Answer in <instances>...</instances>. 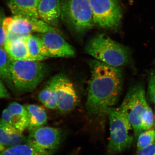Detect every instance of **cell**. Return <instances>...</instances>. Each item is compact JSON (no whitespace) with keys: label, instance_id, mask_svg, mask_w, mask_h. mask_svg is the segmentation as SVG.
<instances>
[{"label":"cell","instance_id":"14","mask_svg":"<svg viewBox=\"0 0 155 155\" xmlns=\"http://www.w3.org/2000/svg\"><path fill=\"white\" fill-rule=\"evenodd\" d=\"M40 1L7 0V5L14 16L39 18L37 9Z\"/></svg>","mask_w":155,"mask_h":155},{"label":"cell","instance_id":"21","mask_svg":"<svg viewBox=\"0 0 155 155\" xmlns=\"http://www.w3.org/2000/svg\"><path fill=\"white\" fill-rule=\"evenodd\" d=\"M0 155H43L28 143L9 147L0 151Z\"/></svg>","mask_w":155,"mask_h":155},{"label":"cell","instance_id":"11","mask_svg":"<svg viewBox=\"0 0 155 155\" xmlns=\"http://www.w3.org/2000/svg\"><path fill=\"white\" fill-rule=\"evenodd\" d=\"M38 36L42 40L49 58H69L75 55V50L72 46L62 37L59 32L48 31L39 33Z\"/></svg>","mask_w":155,"mask_h":155},{"label":"cell","instance_id":"25","mask_svg":"<svg viewBox=\"0 0 155 155\" xmlns=\"http://www.w3.org/2000/svg\"><path fill=\"white\" fill-rule=\"evenodd\" d=\"M5 18L4 11L0 8V48L4 47L7 40V35L3 28V22Z\"/></svg>","mask_w":155,"mask_h":155},{"label":"cell","instance_id":"4","mask_svg":"<svg viewBox=\"0 0 155 155\" xmlns=\"http://www.w3.org/2000/svg\"><path fill=\"white\" fill-rule=\"evenodd\" d=\"M61 19L72 31L82 34L95 25L87 0H60Z\"/></svg>","mask_w":155,"mask_h":155},{"label":"cell","instance_id":"8","mask_svg":"<svg viewBox=\"0 0 155 155\" xmlns=\"http://www.w3.org/2000/svg\"><path fill=\"white\" fill-rule=\"evenodd\" d=\"M62 134L55 127L41 126L30 130L27 143L43 155H52L60 145Z\"/></svg>","mask_w":155,"mask_h":155},{"label":"cell","instance_id":"29","mask_svg":"<svg viewBox=\"0 0 155 155\" xmlns=\"http://www.w3.org/2000/svg\"><path fill=\"white\" fill-rule=\"evenodd\" d=\"M154 128L155 129V115H154Z\"/></svg>","mask_w":155,"mask_h":155},{"label":"cell","instance_id":"20","mask_svg":"<svg viewBox=\"0 0 155 155\" xmlns=\"http://www.w3.org/2000/svg\"><path fill=\"white\" fill-rule=\"evenodd\" d=\"M38 98L40 101L47 108L51 110L57 109L54 84L51 78L40 92Z\"/></svg>","mask_w":155,"mask_h":155},{"label":"cell","instance_id":"18","mask_svg":"<svg viewBox=\"0 0 155 155\" xmlns=\"http://www.w3.org/2000/svg\"><path fill=\"white\" fill-rule=\"evenodd\" d=\"M25 107L29 114V130L42 126L46 123L48 116L44 108L35 104L27 105Z\"/></svg>","mask_w":155,"mask_h":155},{"label":"cell","instance_id":"24","mask_svg":"<svg viewBox=\"0 0 155 155\" xmlns=\"http://www.w3.org/2000/svg\"><path fill=\"white\" fill-rule=\"evenodd\" d=\"M148 94L150 101L155 104V71L151 74L149 79Z\"/></svg>","mask_w":155,"mask_h":155},{"label":"cell","instance_id":"17","mask_svg":"<svg viewBox=\"0 0 155 155\" xmlns=\"http://www.w3.org/2000/svg\"><path fill=\"white\" fill-rule=\"evenodd\" d=\"M31 61H41L49 58L41 39L30 34L25 39Z\"/></svg>","mask_w":155,"mask_h":155},{"label":"cell","instance_id":"15","mask_svg":"<svg viewBox=\"0 0 155 155\" xmlns=\"http://www.w3.org/2000/svg\"><path fill=\"white\" fill-rule=\"evenodd\" d=\"M25 140L22 131L0 121V145L5 147L15 146L23 143Z\"/></svg>","mask_w":155,"mask_h":155},{"label":"cell","instance_id":"28","mask_svg":"<svg viewBox=\"0 0 155 155\" xmlns=\"http://www.w3.org/2000/svg\"><path fill=\"white\" fill-rule=\"evenodd\" d=\"M4 149H5V147L2 146L0 145V151H1L3 150H4Z\"/></svg>","mask_w":155,"mask_h":155},{"label":"cell","instance_id":"1","mask_svg":"<svg viewBox=\"0 0 155 155\" xmlns=\"http://www.w3.org/2000/svg\"><path fill=\"white\" fill-rule=\"evenodd\" d=\"M91 76L86 103L90 115L106 114L119 101L123 85V75L118 68L98 60L89 61Z\"/></svg>","mask_w":155,"mask_h":155},{"label":"cell","instance_id":"22","mask_svg":"<svg viewBox=\"0 0 155 155\" xmlns=\"http://www.w3.org/2000/svg\"><path fill=\"white\" fill-rule=\"evenodd\" d=\"M137 151L155 142V129H151L142 132L137 137Z\"/></svg>","mask_w":155,"mask_h":155},{"label":"cell","instance_id":"16","mask_svg":"<svg viewBox=\"0 0 155 155\" xmlns=\"http://www.w3.org/2000/svg\"><path fill=\"white\" fill-rule=\"evenodd\" d=\"M25 39L19 38L6 41L4 48L11 60L31 61Z\"/></svg>","mask_w":155,"mask_h":155},{"label":"cell","instance_id":"10","mask_svg":"<svg viewBox=\"0 0 155 155\" xmlns=\"http://www.w3.org/2000/svg\"><path fill=\"white\" fill-rule=\"evenodd\" d=\"M51 31L59 32L58 29L48 25L39 18L14 16L12 17L8 33L27 35L33 32L43 33Z\"/></svg>","mask_w":155,"mask_h":155},{"label":"cell","instance_id":"3","mask_svg":"<svg viewBox=\"0 0 155 155\" xmlns=\"http://www.w3.org/2000/svg\"><path fill=\"white\" fill-rule=\"evenodd\" d=\"M48 72V66L41 61H11V72L13 86L22 92L34 90Z\"/></svg>","mask_w":155,"mask_h":155},{"label":"cell","instance_id":"5","mask_svg":"<svg viewBox=\"0 0 155 155\" xmlns=\"http://www.w3.org/2000/svg\"><path fill=\"white\" fill-rule=\"evenodd\" d=\"M106 114L108 115L110 122L108 149L113 153L122 152L129 148L133 142V136L129 134L132 126L120 107L109 108Z\"/></svg>","mask_w":155,"mask_h":155},{"label":"cell","instance_id":"26","mask_svg":"<svg viewBox=\"0 0 155 155\" xmlns=\"http://www.w3.org/2000/svg\"><path fill=\"white\" fill-rule=\"evenodd\" d=\"M135 155H155V142L138 151Z\"/></svg>","mask_w":155,"mask_h":155},{"label":"cell","instance_id":"6","mask_svg":"<svg viewBox=\"0 0 155 155\" xmlns=\"http://www.w3.org/2000/svg\"><path fill=\"white\" fill-rule=\"evenodd\" d=\"M148 106L144 88L137 85L128 91L120 106L133 128L135 138L143 131L141 117Z\"/></svg>","mask_w":155,"mask_h":155},{"label":"cell","instance_id":"30","mask_svg":"<svg viewBox=\"0 0 155 155\" xmlns=\"http://www.w3.org/2000/svg\"><path fill=\"white\" fill-rule=\"evenodd\" d=\"M130 3H132V0H130Z\"/></svg>","mask_w":155,"mask_h":155},{"label":"cell","instance_id":"13","mask_svg":"<svg viewBox=\"0 0 155 155\" xmlns=\"http://www.w3.org/2000/svg\"><path fill=\"white\" fill-rule=\"evenodd\" d=\"M37 11L40 19L53 27H58L61 19L60 0H40Z\"/></svg>","mask_w":155,"mask_h":155},{"label":"cell","instance_id":"9","mask_svg":"<svg viewBox=\"0 0 155 155\" xmlns=\"http://www.w3.org/2000/svg\"><path fill=\"white\" fill-rule=\"evenodd\" d=\"M57 109L62 113H69L78 104L79 99L74 84L63 73L51 78Z\"/></svg>","mask_w":155,"mask_h":155},{"label":"cell","instance_id":"12","mask_svg":"<svg viewBox=\"0 0 155 155\" xmlns=\"http://www.w3.org/2000/svg\"><path fill=\"white\" fill-rule=\"evenodd\" d=\"M2 120L23 132L29 126V114L25 107L12 103L3 111Z\"/></svg>","mask_w":155,"mask_h":155},{"label":"cell","instance_id":"27","mask_svg":"<svg viewBox=\"0 0 155 155\" xmlns=\"http://www.w3.org/2000/svg\"><path fill=\"white\" fill-rule=\"evenodd\" d=\"M9 94L6 87L0 78V98L8 97Z\"/></svg>","mask_w":155,"mask_h":155},{"label":"cell","instance_id":"19","mask_svg":"<svg viewBox=\"0 0 155 155\" xmlns=\"http://www.w3.org/2000/svg\"><path fill=\"white\" fill-rule=\"evenodd\" d=\"M12 60L4 48H0V78L13 86L11 80V67Z\"/></svg>","mask_w":155,"mask_h":155},{"label":"cell","instance_id":"7","mask_svg":"<svg viewBox=\"0 0 155 155\" xmlns=\"http://www.w3.org/2000/svg\"><path fill=\"white\" fill-rule=\"evenodd\" d=\"M95 25L107 29H115L121 23L122 11L117 0H87Z\"/></svg>","mask_w":155,"mask_h":155},{"label":"cell","instance_id":"23","mask_svg":"<svg viewBox=\"0 0 155 155\" xmlns=\"http://www.w3.org/2000/svg\"><path fill=\"white\" fill-rule=\"evenodd\" d=\"M154 123V115L151 108L147 106L141 117V128L143 130L151 129Z\"/></svg>","mask_w":155,"mask_h":155},{"label":"cell","instance_id":"2","mask_svg":"<svg viewBox=\"0 0 155 155\" xmlns=\"http://www.w3.org/2000/svg\"><path fill=\"white\" fill-rule=\"evenodd\" d=\"M85 50L96 60L112 67L124 66L130 60L128 49L104 34H97L91 39Z\"/></svg>","mask_w":155,"mask_h":155}]
</instances>
